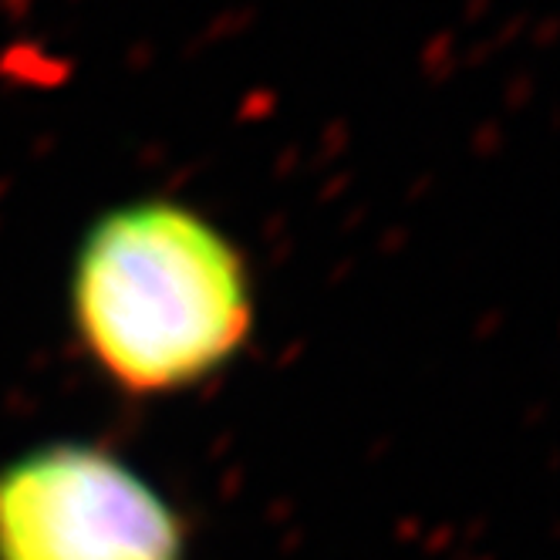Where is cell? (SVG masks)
<instances>
[{
  "mask_svg": "<svg viewBox=\"0 0 560 560\" xmlns=\"http://www.w3.org/2000/svg\"><path fill=\"white\" fill-rule=\"evenodd\" d=\"M78 348L132 398H170L223 375L257 325L250 264L196 207L142 196L108 207L68 273Z\"/></svg>",
  "mask_w": 560,
  "mask_h": 560,
  "instance_id": "obj_1",
  "label": "cell"
},
{
  "mask_svg": "<svg viewBox=\"0 0 560 560\" xmlns=\"http://www.w3.org/2000/svg\"><path fill=\"white\" fill-rule=\"evenodd\" d=\"M186 520L152 479L85 439L0 466V560H186Z\"/></svg>",
  "mask_w": 560,
  "mask_h": 560,
  "instance_id": "obj_2",
  "label": "cell"
}]
</instances>
